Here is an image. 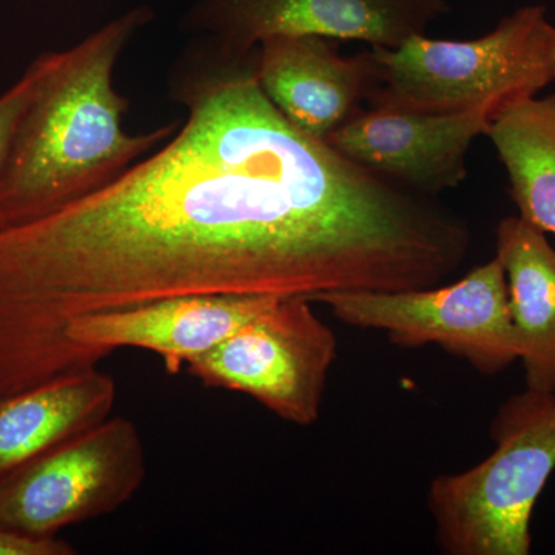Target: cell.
Wrapping results in <instances>:
<instances>
[{"instance_id":"16","label":"cell","mask_w":555,"mask_h":555,"mask_svg":"<svg viewBox=\"0 0 555 555\" xmlns=\"http://www.w3.org/2000/svg\"><path fill=\"white\" fill-rule=\"evenodd\" d=\"M78 551L56 537H36L0 526V555H75Z\"/></svg>"},{"instance_id":"11","label":"cell","mask_w":555,"mask_h":555,"mask_svg":"<svg viewBox=\"0 0 555 555\" xmlns=\"http://www.w3.org/2000/svg\"><path fill=\"white\" fill-rule=\"evenodd\" d=\"M259 89L281 115L308 137L326 142L360 109L371 87L367 54L345 57L335 40L275 36L255 50Z\"/></svg>"},{"instance_id":"2","label":"cell","mask_w":555,"mask_h":555,"mask_svg":"<svg viewBox=\"0 0 555 555\" xmlns=\"http://www.w3.org/2000/svg\"><path fill=\"white\" fill-rule=\"evenodd\" d=\"M147 9L131 10L68 50L38 56L40 72L11 144L0 193V229L24 224L115 181L169 141L178 122L129 134V101L113 82L116 64Z\"/></svg>"},{"instance_id":"10","label":"cell","mask_w":555,"mask_h":555,"mask_svg":"<svg viewBox=\"0 0 555 555\" xmlns=\"http://www.w3.org/2000/svg\"><path fill=\"white\" fill-rule=\"evenodd\" d=\"M495 116L491 108L420 113L371 107L358 109L326 142L377 177L418 195H437L465 181L467 153Z\"/></svg>"},{"instance_id":"14","label":"cell","mask_w":555,"mask_h":555,"mask_svg":"<svg viewBox=\"0 0 555 555\" xmlns=\"http://www.w3.org/2000/svg\"><path fill=\"white\" fill-rule=\"evenodd\" d=\"M486 137L506 171L518 215L555 235V91L503 109Z\"/></svg>"},{"instance_id":"7","label":"cell","mask_w":555,"mask_h":555,"mask_svg":"<svg viewBox=\"0 0 555 555\" xmlns=\"http://www.w3.org/2000/svg\"><path fill=\"white\" fill-rule=\"evenodd\" d=\"M309 299L280 298L188 363L204 386L254 397L298 426L318 422L337 338Z\"/></svg>"},{"instance_id":"6","label":"cell","mask_w":555,"mask_h":555,"mask_svg":"<svg viewBox=\"0 0 555 555\" xmlns=\"http://www.w3.org/2000/svg\"><path fill=\"white\" fill-rule=\"evenodd\" d=\"M147 477L137 425L112 416L57 444L0 481V526L56 537L68 526L108 516Z\"/></svg>"},{"instance_id":"15","label":"cell","mask_w":555,"mask_h":555,"mask_svg":"<svg viewBox=\"0 0 555 555\" xmlns=\"http://www.w3.org/2000/svg\"><path fill=\"white\" fill-rule=\"evenodd\" d=\"M39 72V60L36 57L30 67L25 69L24 75L0 94V193H2L3 177L9 164L11 144L20 126L22 113L27 108L38 83Z\"/></svg>"},{"instance_id":"8","label":"cell","mask_w":555,"mask_h":555,"mask_svg":"<svg viewBox=\"0 0 555 555\" xmlns=\"http://www.w3.org/2000/svg\"><path fill=\"white\" fill-rule=\"evenodd\" d=\"M447 0H201L190 14L229 60L250 56L275 36L353 40L397 49L448 13Z\"/></svg>"},{"instance_id":"9","label":"cell","mask_w":555,"mask_h":555,"mask_svg":"<svg viewBox=\"0 0 555 555\" xmlns=\"http://www.w3.org/2000/svg\"><path fill=\"white\" fill-rule=\"evenodd\" d=\"M276 299L280 297L188 295L73 318L65 327L64 375L96 367L122 347L156 353L167 374L178 375L190 360L214 349Z\"/></svg>"},{"instance_id":"5","label":"cell","mask_w":555,"mask_h":555,"mask_svg":"<svg viewBox=\"0 0 555 555\" xmlns=\"http://www.w3.org/2000/svg\"><path fill=\"white\" fill-rule=\"evenodd\" d=\"M315 301L349 326L386 332L400 346L438 345L486 375L518 360L506 273L496 257L449 286L332 292Z\"/></svg>"},{"instance_id":"1","label":"cell","mask_w":555,"mask_h":555,"mask_svg":"<svg viewBox=\"0 0 555 555\" xmlns=\"http://www.w3.org/2000/svg\"><path fill=\"white\" fill-rule=\"evenodd\" d=\"M254 60L210 50L179 83L188 119L158 152L0 229V397L64 375L76 317L188 295L313 302L422 286L434 204L292 126Z\"/></svg>"},{"instance_id":"12","label":"cell","mask_w":555,"mask_h":555,"mask_svg":"<svg viewBox=\"0 0 555 555\" xmlns=\"http://www.w3.org/2000/svg\"><path fill=\"white\" fill-rule=\"evenodd\" d=\"M115 401V379L98 367L0 397V481L36 456L101 425Z\"/></svg>"},{"instance_id":"4","label":"cell","mask_w":555,"mask_h":555,"mask_svg":"<svg viewBox=\"0 0 555 555\" xmlns=\"http://www.w3.org/2000/svg\"><path fill=\"white\" fill-rule=\"evenodd\" d=\"M492 437L495 451L480 465L430 485L427 503L444 554L531 553L532 513L555 469V393L511 397Z\"/></svg>"},{"instance_id":"13","label":"cell","mask_w":555,"mask_h":555,"mask_svg":"<svg viewBox=\"0 0 555 555\" xmlns=\"http://www.w3.org/2000/svg\"><path fill=\"white\" fill-rule=\"evenodd\" d=\"M495 248L506 273L526 386L555 393V248L520 215L500 221Z\"/></svg>"},{"instance_id":"3","label":"cell","mask_w":555,"mask_h":555,"mask_svg":"<svg viewBox=\"0 0 555 555\" xmlns=\"http://www.w3.org/2000/svg\"><path fill=\"white\" fill-rule=\"evenodd\" d=\"M366 54L371 107L420 113L491 108L499 115L555 82V24L545 5H525L481 38L423 35Z\"/></svg>"}]
</instances>
